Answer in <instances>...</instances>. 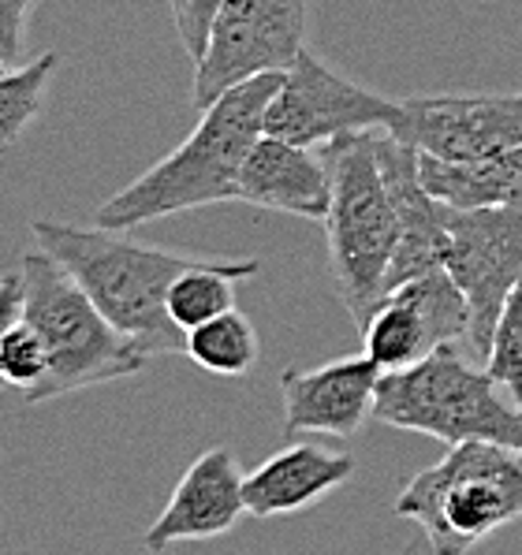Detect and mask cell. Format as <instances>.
I'll use <instances>...</instances> for the list:
<instances>
[{
    "label": "cell",
    "mask_w": 522,
    "mask_h": 555,
    "mask_svg": "<svg viewBox=\"0 0 522 555\" xmlns=\"http://www.w3.org/2000/svg\"><path fill=\"white\" fill-rule=\"evenodd\" d=\"M280 79L284 72H265L220 93L202 113L191 139H183V146L116 191L98 209L93 224L127 232L202 205L239 202V172L251 146L265 134V108Z\"/></svg>",
    "instance_id": "cell-1"
},
{
    "label": "cell",
    "mask_w": 522,
    "mask_h": 555,
    "mask_svg": "<svg viewBox=\"0 0 522 555\" xmlns=\"http://www.w3.org/2000/svg\"><path fill=\"white\" fill-rule=\"evenodd\" d=\"M34 246L72 269L98 310L142 354H187V332L168 313V287L205 258L139 246L101 224L79 228L56 220H34Z\"/></svg>",
    "instance_id": "cell-2"
},
{
    "label": "cell",
    "mask_w": 522,
    "mask_h": 555,
    "mask_svg": "<svg viewBox=\"0 0 522 555\" xmlns=\"http://www.w3.org/2000/svg\"><path fill=\"white\" fill-rule=\"evenodd\" d=\"M20 276L23 321L38 328L49 351V373L27 396L30 406L53 403L60 396L93 388V384L135 377L150 362V354H142L98 310L75 272L64 269L53 254H46L41 246L27 250L20 261Z\"/></svg>",
    "instance_id": "cell-3"
},
{
    "label": "cell",
    "mask_w": 522,
    "mask_h": 555,
    "mask_svg": "<svg viewBox=\"0 0 522 555\" xmlns=\"http://www.w3.org/2000/svg\"><path fill=\"white\" fill-rule=\"evenodd\" d=\"M324 165L332 176V202L324 212L329 264L336 295L362 328L389 295V269L399 246V217L378 165L370 131L340 134L324 142Z\"/></svg>",
    "instance_id": "cell-4"
},
{
    "label": "cell",
    "mask_w": 522,
    "mask_h": 555,
    "mask_svg": "<svg viewBox=\"0 0 522 555\" xmlns=\"http://www.w3.org/2000/svg\"><path fill=\"white\" fill-rule=\"evenodd\" d=\"M392 511L422 529L436 555H463L493 529L522 518V448L451 443L441 463L410 477Z\"/></svg>",
    "instance_id": "cell-5"
},
{
    "label": "cell",
    "mask_w": 522,
    "mask_h": 555,
    "mask_svg": "<svg viewBox=\"0 0 522 555\" xmlns=\"http://www.w3.org/2000/svg\"><path fill=\"white\" fill-rule=\"evenodd\" d=\"M373 417L392 429L436 437L451 448L463 440H496L522 448V406L500 396L489 370H474L456 344L436 347L407 370L381 373Z\"/></svg>",
    "instance_id": "cell-6"
},
{
    "label": "cell",
    "mask_w": 522,
    "mask_h": 555,
    "mask_svg": "<svg viewBox=\"0 0 522 555\" xmlns=\"http://www.w3.org/2000/svg\"><path fill=\"white\" fill-rule=\"evenodd\" d=\"M310 0H220L202 60H194V108L265 72H288L306 49Z\"/></svg>",
    "instance_id": "cell-7"
},
{
    "label": "cell",
    "mask_w": 522,
    "mask_h": 555,
    "mask_svg": "<svg viewBox=\"0 0 522 555\" xmlns=\"http://www.w3.org/2000/svg\"><path fill=\"white\" fill-rule=\"evenodd\" d=\"M399 119V101L355 87L332 72L310 49L298 53L284 72L269 108H265V134H277L295 146H324L340 134L389 131Z\"/></svg>",
    "instance_id": "cell-8"
},
{
    "label": "cell",
    "mask_w": 522,
    "mask_h": 555,
    "mask_svg": "<svg viewBox=\"0 0 522 555\" xmlns=\"http://www.w3.org/2000/svg\"><path fill=\"white\" fill-rule=\"evenodd\" d=\"M444 269L456 276L470 302V344L482 358H489L500 306L522 276V198L485 209L448 205Z\"/></svg>",
    "instance_id": "cell-9"
},
{
    "label": "cell",
    "mask_w": 522,
    "mask_h": 555,
    "mask_svg": "<svg viewBox=\"0 0 522 555\" xmlns=\"http://www.w3.org/2000/svg\"><path fill=\"white\" fill-rule=\"evenodd\" d=\"M358 332L381 373L407 370L436 347L470 336V302L448 269H433L392 287Z\"/></svg>",
    "instance_id": "cell-10"
},
{
    "label": "cell",
    "mask_w": 522,
    "mask_h": 555,
    "mask_svg": "<svg viewBox=\"0 0 522 555\" xmlns=\"http://www.w3.org/2000/svg\"><path fill=\"white\" fill-rule=\"evenodd\" d=\"M399 142L441 160H478L522 146V93H436L399 101L389 127Z\"/></svg>",
    "instance_id": "cell-11"
},
{
    "label": "cell",
    "mask_w": 522,
    "mask_h": 555,
    "mask_svg": "<svg viewBox=\"0 0 522 555\" xmlns=\"http://www.w3.org/2000/svg\"><path fill=\"white\" fill-rule=\"evenodd\" d=\"M381 380V365L370 354L336 358L318 370H288L280 377L284 403V433H329L355 437L366 414H373V391Z\"/></svg>",
    "instance_id": "cell-12"
},
{
    "label": "cell",
    "mask_w": 522,
    "mask_h": 555,
    "mask_svg": "<svg viewBox=\"0 0 522 555\" xmlns=\"http://www.w3.org/2000/svg\"><path fill=\"white\" fill-rule=\"evenodd\" d=\"M243 511V469L228 448H209L179 477L165 511L145 533L142 548L165 552L179 541H209V537L228 533Z\"/></svg>",
    "instance_id": "cell-13"
},
{
    "label": "cell",
    "mask_w": 522,
    "mask_h": 555,
    "mask_svg": "<svg viewBox=\"0 0 522 555\" xmlns=\"http://www.w3.org/2000/svg\"><path fill=\"white\" fill-rule=\"evenodd\" d=\"M239 202L291 217L324 220L332 202V176L324 157H310L306 146L262 134L239 172Z\"/></svg>",
    "instance_id": "cell-14"
},
{
    "label": "cell",
    "mask_w": 522,
    "mask_h": 555,
    "mask_svg": "<svg viewBox=\"0 0 522 555\" xmlns=\"http://www.w3.org/2000/svg\"><path fill=\"white\" fill-rule=\"evenodd\" d=\"M351 474H355L351 455L324 451L318 443H295V448H284L272 459H265L258 469L243 477L246 515H295V511L314 507L329 492H336L340 485H347Z\"/></svg>",
    "instance_id": "cell-15"
},
{
    "label": "cell",
    "mask_w": 522,
    "mask_h": 555,
    "mask_svg": "<svg viewBox=\"0 0 522 555\" xmlns=\"http://www.w3.org/2000/svg\"><path fill=\"white\" fill-rule=\"evenodd\" d=\"M422 186L456 209H485L522 198V146H511L478 160H441L422 153L418 160Z\"/></svg>",
    "instance_id": "cell-16"
},
{
    "label": "cell",
    "mask_w": 522,
    "mask_h": 555,
    "mask_svg": "<svg viewBox=\"0 0 522 555\" xmlns=\"http://www.w3.org/2000/svg\"><path fill=\"white\" fill-rule=\"evenodd\" d=\"M258 276V261H199L187 272H179L168 287V313L183 332L199 328L217 313L235 306V287L243 280Z\"/></svg>",
    "instance_id": "cell-17"
},
{
    "label": "cell",
    "mask_w": 522,
    "mask_h": 555,
    "mask_svg": "<svg viewBox=\"0 0 522 555\" xmlns=\"http://www.w3.org/2000/svg\"><path fill=\"white\" fill-rule=\"evenodd\" d=\"M258 332L235 306L187 332V358L217 377H246L258 365Z\"/></svg>",
    "instance_id": "cell-18"
},
{
    "label": "cell",
    "mask_w": 522,
    "mask_h": 555,
    "mask_svg": "<svg viewBox=\"0 0 522 555\" xmlns=\"http://www.w3.org/2000/svg\"><path fill=\"white\" fill-rule=\"evenodd\" d=\"M53 72H56V53H41L30 64L0 72V146H15L23 139L27 124L38 116Z\"/></svg>",
    "instance_id": "cell-19"
},
{
    "label": "cell",
    "mask_w": 522,
    "mask_h": 555,
    "mask_svg": "<svg viewBox=\"0 0 522 555\" xmlns=\"http://www.w3.org/2000/svg\"><path fill=\"white\" fill-rule=\"evenodd\" d=\"M485 370H489V377L496 384H504L519 403L522 399V276L511 284V292L500 306Z\"/></svg>",
    "instance_id": "cell-20"
},
{
    "label": "cell",
    "mask_w": 522,
    "mask_h": 555,
    "mask_svg": "<svg viewBox=\"0 0 522 555\" xmlns=\"http://www.w3.org/2000/svg\"><path fill=\"white\" fill-rule=\"evenodd\" d=\"M46 373H49L46 344H41L38 328L20 318L0 336V380H4V388H20L23 399H27L46 380Z\"/></svg>",
    "instance_id": "cell-21"
},
{
    "label": "cell",
    "mask_w": 522,
    "mask_h": 555,
    "mask_svg": "<svg viewBox=\"0 0 522 555\" xmlns=\"http://www.w3.org/2000/svg\"><path fill=\"white\" fill-rule=\"evenodd\" d=\"M176 15V30L183 49L191 53V60H202L205 53V41H209V27H213V15H217L220 0H168Z\"/></svg>",
    "instance_id": "cell-22"
},
{
    "label": "cell",
    "mask_w": 522,
    "mask_h": 555,
    "mask_svg": "<svg viewBox=\"0 0 522 555\" xmlns=\"http://www.w3.org/2000/svg\"><path fill=\"white\" fill-rule=\"evenodd\" d=\"M34 0H0V56L8 67L20 64L23 53V27H27V12Z\"/></svg>",
    "instance_id": "cell-23"
},
{
    "label": "cell",
    "mask_w": 522,
    "mask_h": 555,
    "mask_svg": "<svg viewBox=\"0 0 522 555\" xmlns=\"http://www.w3.org/2000/svg\"><path fill=\"white\" fill-rule=\"evenodd\" d=\"M20 318H23V276L20 272H8V276H0V336ZM0 391H4V380H0Z\"/></svg>",
    "instance_id": "cell-24"
},
{
    "label": "cell",
    "mask_w": 522,
    "mask_h": 555,
    "mask_svg": "<svg viewBox=\"0 0 522 555\" xmlns=\"http://www.w3.org/2000/svg\"><path fill=\"white\" fill-rule=\"evenodd\" d=\"M0 72H8V64H4V56H0Z\"/></svg>",
    "instance_id": "cell-25"
},
{
    "label": "cell",
    "mask_w": 522,
    "mask_h": 555,
    "mask_svg": "<svg viewBox=\"0 0 522 555\" xmlns=\"http://www.w3.org/2000/svg\"><path fill=\"white\" fill-rule=\"evenodd\" d=\"M519 406H522V399H519Z\"/></svg>",
    "instance_id": "cell-26"
}]
</instances>
